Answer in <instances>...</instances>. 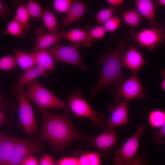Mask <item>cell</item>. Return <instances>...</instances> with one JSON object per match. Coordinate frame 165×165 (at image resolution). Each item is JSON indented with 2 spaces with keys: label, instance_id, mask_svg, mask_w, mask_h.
<instances>
[{
  "label": "cell",
  "instance_id": "cell-1",
  "mask_svg": "<svg viewBox=\"0 0 165 165\" xmlns=\"http://www.w3.org/2000/svg\"><path fill=\"white\" fill-rule=\"evenodd\" d=\"M36 109L43 118L42 126L36 140L49 143L61 154L66 146L74 140L81 138L91 141L92 138L82 133L72 124L68 106L61 114L53 113L37 106Z\"/></svg>",
  "mask_w": 165,
  "mask_h": 165
},
{
  "label": "cell",
  "instance_id": "cell-2",
  "mask_svg": "<svg viewBox=\"0 0 165 165\" xmlns=\"http://www.w3.org/2000/svg\"><path fill=\"white\" fill-rule=\"evenodd\" d=\"M131 39L130 36L118 40L114 49L108 48V51L99 59L100 64L103 66L101 75L96 85L90 90V95L88 100H90L100 91L111 85L120 86L124 81L122 74L123 57L126 47Z\"/></svg>",
  "mask_w": 165,
  "mask_h": 165
},
{
  "label": "cell",
  "instance_id": "cell-3",
  "mask_svg": "<svg viewBox=\"0 0 165 165\" xmlns=\"http://www.w3.org/2000/svg\"><path fill=\"white\" fill-rule=\"evenodd\" d=\"M25 94L27 97L37 106L43 109H65L68 106L63 101L42 85L36 79L28 83Z\"/></svg>",
  "mask_w": 165,
  "mask_h": 165
},
{
  "label": "cell",
  "instance_id": "cell-4",
  "mask_svg": "<svg viewBox=\"0 0 165 165\" xmlns=\"http://www.w3.org/2000/svg\"><path fill=\"white\" fill-rule=\"evenodd\" d=\"M145 132V127L138 126L135 133L119 149L116 150L112 160L114 165H130L137 155L140 139Z\"/></svg>",
  "mask_w": 165,
  "mask_h": 165
},
{
  "label": "cell",
  "instance_id": "cell-5",
  "mask_svg": "<svg viewBox=\"0 0 165 165\" xmlns=\"http://www.w3.org/2000/svg\"><path fill=\"white\" fill-rule=\"evenodd\" d=\"M67 99L71 110L76 116L87 118L96 126L102 124L104 122L103 115L97 114V112L82 97L79 90L74 92L73 94L68 95Z\"/></svg>",
  "mask_w": 165,
  "mask_h": 165
},
{
  "label": "cell",
  "instance_id": "cell-6",
  "mask_svg": "<svg viewBox=\"0 0 165 165\" xmlns=\"http://www.w3.org/2000/svg\"><path fill=\"white\" fill-rule=\"evenodd\" d=\"M130 35L135 43L150 50H154L160 44L165 43V31L163 28H145L137 32L131 28Z\"/></svg>",
  "mask_w": 165,
  "mask_h": 165
},
{
  "label": "cell",
  "instance_id": "cell-7",
  "mask_svg": "<svg viewBox=\"0 0 165 165\" xmlns=\"http://www.w3.org/2000/svg\"><path fill=\"white\" fill-rule=\"evenodd\" d=\"M79 43L62 46L60 44L49 48L55 63L62 62L79 67L84 70L89 69L84 63L79 50Z\"/></svg>",
  "mask_w": 165,
  "mask_h": 165
},
{
  "label": "cell",
  "instance_id": "cell-8",
  "mask_svg": "<svg viewBox=\"0 0 165 165\" xmlns=\"http://www.w3.org/2000/svg\"><path fill=\"white\" fill-rule=\"evenodd\" d=\"M138 71L134 72L132 75L118 87H112L110 90L115 99L123 98L127 101L137 98H145L143 86L139 79Z\"/></svg>",
  "mask_w": 165,
  "mask_h": 165
},
{
  "label": "cell",
  "instance_id": "cell-9",
  "mask_svg": "<svg viewBox=\"0 0 165 165\" xmlns=\"http://www.w3.org/2000/svg\"><path fill=\"white\" fill-rule=\"evenodd\" d=\"M16 96L20 121L25 132L28 135L37 133L38 127L33 111L24 90Z\"/></svg>",
  "mask_w": 165,
  "mask_h": 165
},
{
  "label": "cell",
  "instance_id": "cell-10",
  "mask_svg": "<svg viewBox=\"0 0 165 165\" xmlns=\"http://www.w3.org/2000/svg\"><path fill=\"white\" fill-rule=\"evenodd\" d=\"M41 145V141L35 139L18 138L6 165H21L23 161L26 157L40 151Z\"/></svg>",
  "mask_w": 165,
  "mask_h": 165
},
{
  "label": "cell",
  "instance_id": "cell-11",
  "mask_svg": "<svg viewBox=\"0 0 165 165\" xmlns=\"http://www.w3.org/2000/svg\"><path fill=\"white\" fill-rule=\"evenodd\" d=\"M129 108L127 101L122 98L116 100L115 102L110 105L109 110L111 116L109 120L103 123V128L107 130L126 124Z\"/></svg>",
  "mask_w": 165,
  "mask_h": 165
},
{
  "label": "cell",
  "instance_id": "cell-12",
  "mask_svg": "<svg viewBox=\"0 0 165 165\" xmlns=\"http://www.w3.org/2000/svg\"><path fill=\"white\" fill-rule=\"evenodd\" d=\"M66 32L60 31L55 33H46L42 28H39L36 31V38L34 51L48 49L53 45L59 44L64 38Z\"/></svg>",
  "mask_w": 165,
  "mask_h": 165
},
{
  "label": "cell",
  "instance_id": "cell-13",
  "mask_svg": "<svg viewBox=\"0 0 165 165\" xmlns=\"http://www.w3.org/2000/svg\"><path fill=\"white\" fill-rule=\"evenodd\" d=\"M146 63L138 50L133 44L130 45L123 57L122 67H126L135 72L138 71Z\"/></svg>",
  "mask_w": 165,
  "mask_h": 165
},
{
  "label": "cell",
  "instance_id": "cell-14",
  "mask_svg": "<svg viewBox=\"0 0 165 165\" xmlns=\"http://www.w3.org/2000/svg\"><path fill=\"white\" fill-rule=\"evenodd\" d=\"M46 72L37 65L24 72L11 87L12 93L13 95H16L24 90L25 85L41 76L47 75Z\"/></svg>",
  "mask_w": 165,
  "mask_h": 165
},
{
  "label": "cell",
  "instance_id": "cell-15",
  "mask_svg": "<svg viewBox=\"0 0 165 165\" xmlns=\"http://www.w3.org/2000/svg\"><path fill=\"white\" fill-rule=\"evenodd\" d=\"M137 10L142 16L144 17L150 23L152 28H163V24L158 21L156 18L155 7L150 0H136Z\"/></svg>",
  "mask_w": 165,
  "mask_h": 165
},
{
  "label": "cell",
  "instance_id": "cell-16",
  "mask_svg": "<svg viewBox=\"0 0 165 165\" xmlns=\"http://www.w3.org/2000/svg\"><path fill=\"white\" fill-rule=\"evenodd\" d=\"M117 135L114 129L107 130L95 138H92L91 141L99 151L105 152L116 143Z\"/></svg>",
  "mask_w": 165,
  "mask_h": 165
},
{
  "label": "cell",
  "instance_id": "cell-17",
  "mask_svg": "<svg viewBox=\"0 0 165 165\" xmlns=\"http://www.w3.org/2000/svg\"><path fill=\"white\" fill-rule=\"evenodd\" d=\"M87 8L86 4L80 1H73L71 6L63 20L64 27L68 26L81 19L84 15Z\"/></svg>",
  "mask_w": 165,
  "mask_h": 165
},
{
  "label": "cell",
  "instance_id": "cell-18",
  "mask_svg": "<svg viewBox=\"0 0 165 165\" xmlns=\"http://www.w3.org/2000/svg\"><path fill=\"white\" fill-rule=\"evenodd\" d=\"M32 53L35 58L36 65L46 72L53 70L55 63L49 48L34 51Z\"/></svg>",
  "mask_w": 165,
  "mask_h": 165
},
{
  "label": "cell",
  "instance_id": "cell-19",
  "mask_svg": "<svg viewBox=\"0 0 165 165\" xmlns=\"http://www.w3.org/2000/svg\"><path fill=\"white\" fill-rule=\"evenodd\" d=\"M17 139L10 136L4 137L0 144V165L6 164Z\"/></svg>",
  "mask_w": 165,
  "mask_h": 165
},
{
  "label": "cell",
  "instance_id": "cell-20",
  "mask_svg": "<svg viewBox=\"0 0 165 165\" xmlns=\"http://www.w3.org/2000/svg\"><path fill=\"white\" fill-rule=\"evenodd\" d=\"M14 53L17 64L24 72L36 66L35 58L32 53L23 51L17 48L14 49Z\"/></svg>",
  "mask_w": 165,
  "mask_h": 165
},
{
  "label": "cell",
  "instance_id": "cell-21",
  "mask_svg": "<svg viewBox=\"0 0 165 165\" xmlns=\"http://www.w3.org/2000/svg\"><path fill=\"white\" fill-rule=\"evenodd\" d=\"M90 28L80 29L74 28L65 33L64 38L72 42L73 44L81 43L83 45L87 40Z\"/></svg>",
  "mask_w": 165,
  "mask_h": 165
},
{
  "label": "cell",
  "instance_id": "cell-22",
  "mask_svg": "<svg viewBox=\"0 0 165 165\" xmlns=\"http://www.w3.org/2000/svg\"><path fill=\"white\" fill-rule=\"evenodd\" d=\"M122 9L121 7H113L109 6L97 12L95 14V19L98 25H102L108 20L115 16L117 13L122 12Z\"/></svg>",
  "mask_w": 165,
  "mask_h": 165
},
{
  "label": "cell",
  "instance_id": "cell-23",
  "mask_svg": "<svg viewBox=\"0 0 165 165\" xmlns=\"http://www.w3.org/2000/svg\"><path fill=\"white\" fill-rule=\"evenodd\" d=\"M122 19L127 24L137 28H138L140 22L142 20L141 14L135 9L124 11L122 15Z\"/></svg>",
  "mask_w": 165,
  "mask_h": 165
},
{
  "label": "cell",
  "instance_id": "cell-24",
  "mask_svg": "<svg viewBox=\"0 0 165 165\" xmlns=\"http://www.w3.org/2000/svg\"><path fill=\"white\" fill-rule=\"evenodd\" d=\"M30 17L25 6L21 3L18 4L14 18L21 24L24 31H28L30 29Z\"/></svg>",
  "mask_w": 165,
  "mask_h": 165
},
{
  "label": "cell",
  "instance_id": "cell-25",
  "mask_svg": "<svg viewBox=\"0 0 165 165\" xmlns=\"http://www.w3.org/2000/svg\"><path fill=\"white\" fill-rule=\"evenodd\" d=\"M42 18L44 25L50 32L55 33L58 31L57 19L53 12L48 9L44 10Z\"/></svg>",
  "mask_w": 165,
  "mask_h": 165
},
{
  "label": "cell",
  "instance_id": "cell-26",
  "mask_svg": "<svg viewBox=\"0 0 165 165\" xmlns=\"http://www.w3.org/2000/svg\"><path fill=\"white\" fill-rule=\"evenodd\" d=\"M148 121L152 127L160 128L165 123V112L160 109L152 110L148 114Z\"/></svg>",
  "mask_w": 165,
  "mask_h": 165
},
{
  "label": "cell",
  "instance_id": "cell-27",
  "mask_svg": "<svg viewBox=\"0 0 165 165\" xmlns=\"http://www.w3.org/2000/svg\"><path fill=\"white\" fill-rule=\"evenodd\" d=\"M106 31L103 26L97 25L94 28H90L88 38L82 46L90 47L92 43L104 37Z\"/></svg>",
  "mask_w": 165,
  "mask_h": 165
},
{
  "label": "cell",
  "instance_id": "cell-28",
  "mask_svg": "<svg viewBox=\"0 0 165 165\" xmlns=\"http://www.w3.org/2000/svg\"><path fill=\"white\" fill-rule=\"evenodd\" d=\"M21 24L14 18L12 20L5 28L3 33L25 38L27 36Z\"/></svg>",
  "mask_w": 165,
  "mask_h": 165
},
{
  "label": "cell",
  "instance_id": "cell-29",
  "mask_svg": "<svg viewBox=\"0 0 165 165\" xmlns=\"http://www.w3.org/2000/svg\"><path fill=\"white\" fill-rule=\"evenodd\" d=\"M78 160L80 165H100L101 162L100 155L95 152L83 154Z\"/></svg>",
  "mask_w": 165,
  "mask_h": 165
},
{
  "label": "cell",
  "instance_id": "cell-30",
  "mask_svg": "<svg viewBox=\"0 0 165 165\" xmlns=\"http://www.w3.org/2000/svg\"><path fill=\"white\" fill-rule=\"evenodd\" d=\"M25 6L30 17L35 18L42 17L44 10L36 2L28 0Z\"/></svg>",
  "mask_w": 165,
  "mask_h": 165
},
{
  "label": "cell",
  "instance_id": "cell-31",
  "mask_svg": "<svg viewBox=\"0 0 165 165\" xmlns=\"http://www.w3.org/2000/svg\"><path fill=\"white\" fill-rule=\"evenodd\" d=\"M17 64V61L14 56H6L0 58V71L12 69Z\"/></svg>",
  "mask_w": 165,
  "mask_h": 165
},
{
  "label": "cell",
  "instance_id": "cell-32",
  "mask_svg": "<svg viewBox=\"0 0 165 165\" xmlns=\"http://www.w3.org/2000/svg\"><path fill=\"white\" fill-rule=\"evenodd\" d=\"M73 2L72 0H55L53 2V7L57 12L66 14L69 10Z\"/></svg>",
  "mask_w": 165,
  "mask_h": 165
},
{
  "label": "cell",
  "instance_id": "cell-33",
  "mask_svg": "<svg viewBox=\"0 0 165 165\" xmlns=\"http://www.w3.org/2000/svg\"><path fill=\"white\" fill-rule=\"evenodd\" d=\"M121 20L114 16L111 18L103 24V26L106 32H114L119 27Z\"/></svg>",
  "mask_w": 165,
  "mask_h": 165
},
{
  "label": "cell",
  "instance_id": "cell-34",
  "mask_svg": "<svg viewBox=\"0 0 165 165\" xmlns=\"http://www.w3.org/2000/svg\"><path fill=\"white\" fill-rule=\"evenodd\" d=\"M165 123L160 128L156 134L150 140L158 145H161L165 142Z\"/></svg>",
  "mask_w": 165,
  "mask_h": 165
},
{
  "label": "cell",
  "instance_id": "cell-35",
  "mask_svg": "<svg viewBox=\"0 0 165 165\" xmlns=\"http://www.w3.org/2000/svg\"><path fill=\"white\" fill-rule=\"evenodd\" d=\"M56 164L57 165H80L78 159L72 157L61 159L57 161Z\"/></svg>",
  "mask_w": 165,
  "mask_h": 165
},
{
  "label": "cell",
  "instance_id": "cell-36",
  "mask_svg": "<svg viewBox=\"0 0 165 165\" xmlns=\"http://www.w3.org/2000/svg\"><path fill=\"white\" fill-rule=\"evenodd\" d=\"M55 164L52 156L48 154L42 155L38 162L39 165H55Z\"/></svg>",
  "mask_w": 165,
  "mask_h": 165
},
{
  "label": "cell",
  "instance_id": "cell-37",
  "mask_svg": "<svg viewBox=\"0 0 165 165\" xmlns=\"http://www.w3.org/2000/svg\"><path fill=\"white\" fill-rule=\"evenodd\" d=\"M21 165H39L37 159L33 154L28 155L23 160Z\"/></svg>",
  "mask_w": 165,
  "mask_h": 165
},
{
  "label": "cell",
  "instance_id": "cell-38",
  "mask_svg": "<svg viewBox=\"0 0 165 165\" xmlns=\"http://www.w3.org/2000/svg\"><path fill=\"white\" fill-rule=\"evenodd\" d=\"M130 165H148L147 158L145 156L137 154Z\"/></svg>",
  "mask_w": 165,
  "mask_h": 165
},
{
  "label": "cell",
  "instance_id": "cell-39",
  "mask_svg": "<svg viewBox=\"0 0 165 165\" xmlns=\"http://www.w3.org/2000/svg\"><path fill=\"white\" fill-rule=\"evenodd\" d=\"M10 9L8 6L3 4L0 0V19L3 18L8 15Z\"/></svg>",
  "mask_w": 165,
  "mask_h": 165
},
{
  "label": "cell",
  "instance_id": "cell-40",
  "mask_svg": "<svg viewBox=\"0 0 165 165\" xmlns=\"http://www.w3.org/2000/svg\"><path fill=\"white\" fill-rule=\"evenodd\" d=\"M106 1L110 6L113 7L119 6L124 2L123 0H107Z\"/></svg>",
  "mask_w": 165,
  "mask_h": 165
},
{
  "label": "cell",
  "instance_id": "cell-41",
  "mask_svg": "<svg viewBox=\"0 0 165 165\" xmlns=\"http://www.w3.org/2000/svg\"><path fill=\"white\" fill-rule=\"evenodd\" d=\"M8 102L4 100L0 91V108L3 110H6L7 108Z\"/></svg>",
  "mask_w": 165,
  "mask_h": 165
},
{
  "label": "cell",
  "instance_id": "cell-42",
  "mask_svg": "<svg viewBox=\"0 0 165 165\" xmlns=\"http://www.w3.org/2000/svg\"><path fill=\"white\" fill-rule=\"evenodd\" d=\"M153 2L155 8L156 7L159 6L160 7L164 6H165V0H154Z\"/></svg>",
  "mask_w": 165,
  "mask_h": 165
},
{
  "label": "cell",
  "instance_id": "cell-43",
  "mask_svg": "<svg viewBox=\"0 0 165 165\" xmlns=\"http://www.w3.org/2000/svg\"><path fill=\"white\" fill-rule=\"evenodd\" d=\"M6 119V118L3 112L0 110V124L3 123Z\"/></svg>",
  "mask_w": 165,
  "mask_h": 165
},
{
  "label": "cell",
  "instance_id": "cell-44",
  "mask_svg": "<svg viewBox=\"0 0 165 165\" xmlns=\"http://www.w3.org/2000/svg\"><path fill=\"white\" fill-rule=\"evenodd\" d=\"M165 79H163L161 84V86L163 90L165 91Z\"/></svg>",
  "mask_w": 165,
  "mask_h": 165
},
{
  "label": "cell",
  "instance_id": "cell-45",
  "mask_svg": "<svg viewBox=\"0 0 165 165\" xmlns=\"http://www.w3.org/2000/svg\"><path fill=\"white\" fill-rule=\"evenodd\" d=\"M4 137L3 134L1 132H0V144L3 139Z\"/></svg>",
  "mask_w": 165,
  "mask_h": 165
},
{
  "label": "cell",
  "instance_id": "cell-46",
  "mask_svg": "<svg viewBox=\"0 0 165 165\" xmlns=\"http://www.w3.org/2000/svg\"><path fill=\"white\" fill-rule=\"evenodd\" d=\"M165 70H163L161 73V76L164 78V77H165Z\"/></svg>",
  "mask_w": 165,
  "mask_h": 165
}]
</instances>
